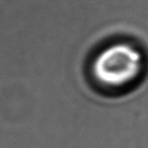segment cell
<instances>
[{
	"label": "cell",
	"instance_id": "cell-1",
	"mask_svg": "<svg viewBox=\"0 0 148 148\" xmlns=\"http://www.w3.org/2000/svg\"><path fill=\"white\" fill-rule=\"evenodd\" d=\"M142 67L140 52L129 44H115L95 59L93 73L99 83L109 87L123 86L134 80Z\"/></svg>",
	"mask_w": 148,
	"mask_h": 148
}]
</instances>
